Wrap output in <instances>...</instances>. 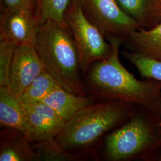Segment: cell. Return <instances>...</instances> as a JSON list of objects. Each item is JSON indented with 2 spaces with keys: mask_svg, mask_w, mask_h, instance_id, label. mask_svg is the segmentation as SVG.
Listing matches in <instances>:
<instances>
[{
  "mask_svg": "<svg viewBox=\"0 0 161 161\" xmlns=\"http://www.w3.org/2000/svg\"><path fill=\"white\" fill-rule=\"evenodd\" d=\"M112 50L109 56L90 66L83 76L86 95L94 101L116 100L144 106L161 119V82L138 80L121 62L120 47L124 40L108 35Z\"/></svg>",
  "mask_w": 161,
  "mask_h": 161,
  "instance_id": "1",
  "label": "cell"
},
{
  "mask_svg": "<svg viewBox=\"0 0 161 161\" xmlns=\"http://www.w3.org/2000/svg\"><path fill=\"white\" fill-rule=\"evenodd\" d=\"M136 104L122 101H95L66 122L55 140L64 149L86 159L104 137L127 119Z\"/></svg>",
  "mask_w": 161,
  "mask_h": 161,
  "instance_id": "2",
  "label": "cell"
},
{
  "mask_svg": "<svg viewBox=\"0 0 161 161\" xmlns=\"http://www.w3.org/2000/svg\"><path fill=\"white\" fill-rule=\"evenodd\" d=\"M161 144V119L136 104L131 114L108 132L94 152L104 161H145Z\"/></svg>",
  "mask_w": 161,
  "mask_h": 161,
  "instance_id": "3",
  "label": "cell"
},
{
  "mask_svg": "<svg viewBox=\"0 0 161 161\" xmlns=\"http://www.w3.org/2000/svg\"><path fill=\"white\" fill-rule=\"evenodd\" d=\"M45 71L59 86L78 96H87L80 58L67 26L47 21L40 26L34 44Z\"/></svg>",
  "mask_w": 161,
  "mask_h": 161,
  "instance_id": "4",
  "label": "cell"
},
{
  "mask_svg": "<svg viewBox=\"0 0 161 161\" xmlns=\"http://www.w3.org/2000/svg\"><path fill=\"white\" fill-rule=\"evenodd\" d=\"M65 21L70 31L80 58L82 76L94 62L108 58L112 50L99 29L88 19L80 0H74L65 14Z\"/></svg>",
  "mask_w": 161,
  "mask_h": 161,
  "instance_id": "5",
  "label": "cell"
},
{
  "mask_svg": "<svg viewBox=\"0 0 161 161\" xmlns=\"http://www.w3.org/2000/svg\"><path fill=\"white\" fill-rule=\"evenodd\" d=\"M88 19L106 36L108 35L125 40L140 28L138 23L128 16L116 0H80Z\"/></svg>",
  "mask_w": 161,
  "mask_h": 161,
  "instance_id": "6",
  "label": "cell"
},
{
  "mask_svg": "<svg viewBox=\"0 0 161 161\" xmlns=\"http://www.w3.org/2000/svg\"><path fill=\"white\" fill-rule=\"evenodd\" d=\"M44 70L34 44L17 46L10 67L8 86L19 96Z\"/></svg>",
  "mask_w": 161,
  "mask_h": 161,
  "instance_id": "7",
  "label": "cell"
},
{
  "mask_svg": "<svg viewBox=\"0 0 161 161\" xmlns=\"http://www.w3.org/2000/svg\"><path fill=\"white\" fill-rule=\"evenodd\" d=\"M1 12L0 41H8L17 46L34 44L40 26L35 14L25 11Z\"/></svg>",
  "mask_w": 161,
  "mask_h": 161,
  "instance_id": "8",
  "label": "cell"
},
{
  "mask_svg": "<svg viewBox=\"0 0 161 161\" xmlns=\"http://www.w3.org/2000/svg\"><path fill=\"white\" fill-rule=\"evenodd\" d=\"M34 143L54 140L62 132L66 121L42 102L24 104Z\"/></svg>",
  "mask_w": 161,
  "mask_h": 161,
  "instance_id": "9",
  "label": "cell"
},
{
  "mask_svg": "<svg viewBox=\"0 0 161 161\" xmlns=\"http://www.w3.org/2000/svg\"><path fill=\"white\" fill-rule=\"evenodd\" d=\"M0 126L17 129L34 143L24 104L8 86H0Z\"/></svg>",
  "mask_w": 161,
  "mask_h": 161,
  "instance_id": "10",
  "label": "cell"
},
{
  "mask_svg": "<svg viewBox=\"0 0 161 161\" xmlns=\"http://www.w3.org/2000/svg\"><path fill=\"white\" fill-rule=\"evenodd\" d=\"M32 144L20 130L3 127L0 132V161H37Z\"/></svg>",
  "mask_w": 161,
  "mask_h": 161,
  "instance_id": "11",
  "label": "cell"
},
{
  "mask_svg": "<svg viewBox=\"0 0 161 161\" xmlns=\"http://www.w3.org/2000/svg\"><path fill=\"white\" fill-rule=\"evenodd\" d=\"M126 51L161 62V20L151 29L139 28L124 40Z\"/></svg>",
  "mask_w": 161,
  "mask_h": 161,
  "instance_id": "12",
  "label": "cell"
},
{
  "mask_svg": "<svg viewBox=\"0 0 161 161\" xmlns=\"http://www.w3.org/2000/svg\"><path fill=\"white\" fill-rule=\"evenodd\" d=\"M54 110L66 122L82 108L95 102L88 96H78L58 85L42 101Z\"/></svg>",
  "mask_w": 161,
  "mask_h": 161,
  "instance_id": "13",
  "label": "cell"
},
{
  "mask_svg": "<svg viewBox=\"0 0 161 161\" xmlns=\"http://www.w3.org/2000/svg\"><path fill=\"white\" fill-rule=\"evenodd\" d=\"M159 0H116L121 9L138 23L140 28L151 29L161 20Z\"/></svg>",
  "mask_w": 161,
  "mask_h": 161,
  "instance_id": "14",
  "label": "cell"
},
{
  "mask_svg": "<svg viewBox=\"0 0 161 161\" xmlns=\"http://www.w3.org/2000/svg\"><path fill=\"white\" fill-rule=\"evenodd\" d=\"M37 161H80L85 160L82 156L71 153L54 139L36 142L32 144Z\"/></svg>",
  "mask_w": 161,
  "mask_h": 161,
  "instance_id": "15",
  "label": "cell"
},
{
  "mask_svg": "<svg viewBox=\"0 0 161 161\" xmlns=\"http://www.w3.org/2000/svg\"><path fill=\"white\" fill-rule=\"evenodd\" d=\"M74 0H38L36 16L40 25L47 21H53L67 26L65 14Z\"/></svg>",
  "mask_w": 161,
  "mask_h": 161,
  "instance_id": "16",
  "label": "cell"
},
{
  "mask_svg": "<svg viewBox=\"0 0 161 161\" xmlns=\"http://www.w3.org/2000/svg\"><path fill=\"white\" fill-rule=\"evenodd\" d=\"M58 85L52 76L44 70L35 78L19 97L24 104L40 102Z\"/></svg>",
  "mask_w": 161,
  "mask_h": 161,
  "instance_id": "17",
  "label": "cell"
},
{
  "mask_svg": "<svg viewBox=\"0 0 161 161\" xmlns=\"http://www.w3.org/2000/svg\"><path fill=\"white\" fill-rule=\"evenodd\" d=\"M120 52L123 58L136 68L141 77L161 82V62L149 59L126 50Z\"/></svg>",
  "mask_w": 161,
  "mask_h": 161,
  "instance_id": "18",
  "label": "cell"
},
{
  "mask_svg": "<svg viewBox=\"0 0 161 161\" xmlns=\"http://www.w3.org/2000/svg\"><path fill=\"white\" fill-rule=\"evenodd\" d=\"M17 45L8 41H0V86H8L10 70Z\"/></svg>",
  "mask_w": 161,
  "mask_h": 161,
  "instance_id": "19",
  "label": "cell"
},
{
  "mask_svg": "<svg viewBox=\"0 0 161 161\" xmlns=\"http://www.w3.org/2000/svg\"><path fill=\"white\" fill-rule=\"evenodd\" d=\"M38 0H1V10L25 11L36 14Z\"/></svg>",
  "mask_w": 161,
  "mask_h": 161,
  "instance_id": "20",
  "label": "cell"
},
{
  "mask_svg": "<svg viewBox=\"0 0 161 161\" xmlns=\"http://www.w3.org/2000/svg\"><path fill=\"white\" fill-rule=\"evenodd\" d=\"M145 161H161V144L153 151Z\"/></svg>",
  "mask_w": 161,
  "mask_h": 161,
  "instance_id": "21",
  "label": "cell"
},
{
  "mask_svg": "<svg viewBox=\"0 0 161 161\" xmlns=\"http://www.w3.org/2000/svg\"><path fill=\"white\" fill-rule=\"evenodd\" d=\"M158 11L161 16V0H159L158 1Z\"/></svg>",
  "mask_w": 161,
  "mask_h": 161,
  "instance_id": "22",
  "label": "cell"
}]
</instances>
